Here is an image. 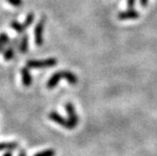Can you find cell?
I'll return each instance as SVG.
<instances>
[{
    "label": "cell",
    "instance_id": "277c9868",
    "mask_svg": "<svg viewBox=\"0 0 157 156\" xmlns=\"http://www.w3.org/2000/svg\"><path fill=\"white\" fill-rule=\"evenodd\" d=\"M46 18L45 16H42L40 20L38 22L34 28V36H35V44L38 46H41L44 42V26H45Z\"/></svg>",
    "mask_w": 157,
    "mask_h": 156
},
{
    "label": "cell",
    "instance_id": "ba28073f",
    "mask_svg": "<svg viewBox=\"0 0 157 156\" xmlns=\"http://www.w3.org/2000/svg\"><path fill=\"white\" fill-rule=\"evenodd\" d=\"M21 75H22V82L25 87H30L32 85V76L30 74L29 68L26 66L21 70Z\"/></svg>",
    "mask_w": 157,
    "mask_h": 156
},
{
    "label": "cell",
    "instance_id": "30bf717a",
    "mask_svg": "<svg viewBox=\"0 0 157 156\" xmlns=\"http://www.w3.org/2000/svg\"><path fill=\"white\" fill-rule=\"evenodd\" d=\"M15 50H16V47L12 46L10 42H9V45L7 47V49L5 50V52L3 53V56H4V60L5 61H10L11 60L14 55H15Z\"/></svg>",
    "mask_w": 157,
    "mask_h": 156
},
{
    "label": "cell",
    "instance_id": "5b68a950",
    "mask_svg": "<svg viewBox=\"0 0 157 156\" xmlns=\"http://www.w3.org/2000/svg\"><path fill=\"white\" fill-rule=\"evenodd\" d=\"M49 119L51 120H53L54 122L58 123L59 125L62 126L63 128L65 129H68V130H72V129H75V126L72 124V122H71L69 120V119H65L63 118L61 115H59L56 111H52L50 112L49 114Z\"/></svg>",
    "mask_w": 157,
    "mask_h": 156
},
{
    "label": "cell",
    "instance_id": "7c38bea8",
    "mask_svg": "<svg viewBox=\"0 0 157 156\" xmlns=\"http://www.w3.org/2000/svg\"><path fill=\"white\" fill-rule=\"evenodd\" d=\"M55 155H56V151L54 150L50 149V150H44V151L38 152L34 156H55Z\"/></svg>",
    "mask_w": 157,
    "mask_h": 156
},
{
    "label": "cell",
    "instance_id": "3957f363",
    "mask_svg": "<svg viewBox=\"0 0 157 156\" xmlns=\"http://www.w3.org/2000/svg\"><path fill=\"white\" fill-rule=\"evenodd\" d=\"M33 22H34V14L32 12H30V13L27 14V16H26L24 23L20 24L17 21H11L10 25V27L12 28L13 30H15L19 34H22V33L25 32V30L26 29L27 27H29L32 25Z\"/></svg>",
    "mask_w": 157,
    "mask_h": 156
},
{
    "label": "cell",
    "instance_id": "52a82bcc",
    "mask_svg": "<svg viewBox=\"0 0 157 156\" xmlns=\"http://www.w3.org/2000/svg\"><path fill=\"white\" fill-rule=\"evenodd\" d=\"M65 109L68 113V119L69 120L72 122V124L75 126V128L77 126L78 122H79V119L78 116L75 112V108L74 106V105L72 103H67L65 105Z\"/></svg>",
    "mask_w": 157,
    "mask_h": 156
},
{
    "label": "cell",
    "instance_id": "5bb4252c",
    "mask_svg": "<svg viewBox=\"0 0 157 156\" xmlns=\"http://www.w3.org/2000/svg\"><path fill=\"white\" fill-rule=\"evenodd\" d=\"M10 41V37L7 33H1L0 34V44H7Z\"/></svg>",
    "mask_w": 157,
    "mask_h": 156
},
{
    "label": "cell",
    "instance_id": "d6986e66",
    "mask_svg": "<svg viewBox=\"0 0 157 156\" xmlns=\"http://www.w3.org/2000/svg\"><path fill=\"white\" fill-rule=\"evenodd\" d=\"M18 156H26V154H25V150H21L20 152H19V154H18Z\"/></svg>",
    "mask_w": 157,
    "mask_h": 156
},
{
    "label": "cell",
    "instance_id": "9c48e42d",
    "mask_svg": "<svg viewBox=\"0 0 157 156\" xmlns=\"http://www.w3.org/2000/svg\"><path fill=\"white\" fill-rule=\"evenodd\" d=\"M29 38H28V35L25 33H23V36L20 38V44L18 46V50L21 54H26L28 51V48H29Z\"/></svg>",
    "mask_w": 157,
    "mask_h": 156
},
{
    "label": "cell",
    "instance_id": "8fae6325",
    "mask_svg": "<svg viewBox=\"0 0 157 156\" xmlns=\"http://www.w3.org/2000/svg\"><path fill=\"white\" fill-rule=\"evenodd\" d=\"M18 148V143L13 141V142H2L0 143V151L2 150H14Z\"/></svg>",
    "mask_w": 157,
    "mask_h": 156
},
{
    "label": "cell",
    "instance_id": "e0dca14e",
    "mask_svg": "<svg viewBox=\"0 0 157 156\" xmlns=\"http://www.w3.org/2000/svg\"><path fill=\"white\" fill-rule=\"evenodd\" d=\"M139 3H140L141 7L145 8V7H147L148 4H149V0H139Z\"/></svg>",
    "mask_w": 157,
    "mask_h": 156
},
{
    "label": "cell",
    "instance_id": "ac0fdd59",
    "mask_svg": "<svg viewBox=\"0 0 157 156\" xmlns=\"http://www.w3.org/2000/svg\"><path fill=\"white\" fill-rule=\"evenodd\" d=\"M3 156H12V153H11L10 150H8V151H6V152L3 154Z\"/></svg>",
    "mask_w": 157,
    "mask_h": 156
},
{
    "label": "cell",
    "instance_id": "7a4b0ae2",
    "mask_svg": "<svg viewBox=\"0 0 157 156\" xmlns=\"http://www.w3.org/2000/svg\"><path fill=\"white\" fill-rule=\"evenodd\" d=\"M58 64V60L56 59H47L42 60H36V59H30L26 61V67L29 69H44V68H50L54 67Z\"/></svg>",
    "mask_w": 157,
    "mask_h": 156
},
{
    "label": "cell",
    "instance_id": "6da1fadb",
    "mask_svg": "<svg viewBox=\"0 0 157 156\" xmlns=\"http://www.w3.org/2000/svg\"><path fill=\"white\" fill-rule=\"evenodd\" d=\"M61 78H65L69 84L71 85H76L77 82H78V78L77 76L72 73V72H69V70H61V72H56L48 80L47 84H46V87L47 89H54L56 85L59 84V80Z\"/></svg>",
    "mask_w": 157,
    "mask_h": 156
},
{
    "label": "cell",
    "instance_id": "4fadbf2b",
    "mask_svg": "<svg viewBox=\"0 0 157 156\" xmlns=\"http://www.w3.org/2000/svg\"><path fill=\"white\" fill-rule=\"evenodd\" d=\"M6 1L15 8H21L24 4L23 0H6Z\"/></svg>",
    "mask_w": 157,
    "mask_h": 156
},
{
    "label": "cell",
    "instance_id": "8992f818",
    "mask_svg": "<svg viewBox=\"0 0 157 156\" xmlns=\"http://www.w3.org/2000/svg\"><path fill=\"white\" fill-rule=\"evenodd\" d=\"M140 16L139 12L135 10V9H128L126 10L121 11L118 14V19L121 20V21H125V20H136L138 19Z\"/></svg>",
    "mask_w": 157,
    "mask_h": 156
},
{
    "label": "cell",
    "instance_id": "9a60e30c",
    "mask_svg": "<svg viewBox=\"0 0 157 156\" xmlns=\"http://www.w3.org/2000/svg\"><path fill=\"white\" fill-rule=\"evenodd\" d=\"M136 0H127V7L128 9H135Z\"/></svg>",
    "mask_w": 157,
    "mask_h": 156
},
{
    "label": "cell",
    "instance_id": "2e32d148",
    "mask_svg": "<svg viewBox=\"0 0 157 156\" xmlns=\"http://www.w3.org/2000/svg\"><path fill=\"white\" fill-rule=\"evenodd\" d=\"M10 42V41H9ZM9 42H7V44H0V54H3L5 52V50L7 49L8 45H9Z\"/></svg>",
    "mask_w": 157,
    "mask_h": 156
}]
</instances>
